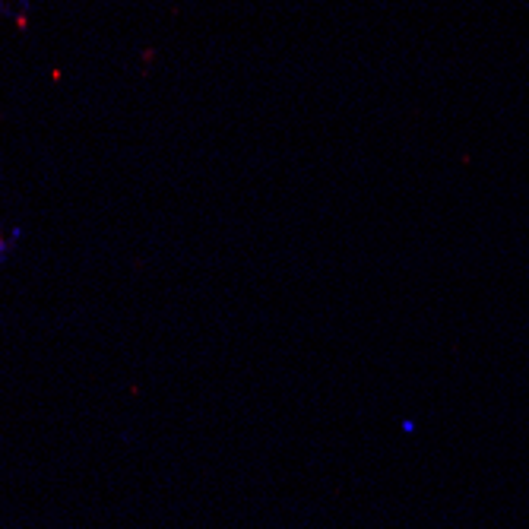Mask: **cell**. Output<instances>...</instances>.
<instances>
[{"instance_id": "6da1fadb", "label": "cell", "mask_w": 529, "mask_h": 529, "mask_svg": "<svg viewBox=\"0 0 529 529\" xmlns=\"http://www.w3.org/2000/svg\"><path fill=\"white\" fill-rule=\"evenodd\" d=\"M0 4H6V0H0Z\"/></svg>"}]
</instances>
